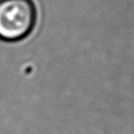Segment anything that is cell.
<instances>
[{
  "label": "cell",
  "mask_w": 134,
  "mask_h": 134,
  "mask_svg": "<svg viewBox=\"0 0 134 134\" xmlns=\"http://www.w3.org/2000/svg\"><path fill=\"white\" fill-rule=\"evenodd\" d=\"M37 19L31 0H0V39L18 41L32 30Z\"/></svg>",
  "instance_id": "obj_1"
}]
</instances>
